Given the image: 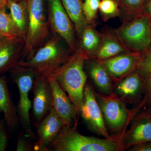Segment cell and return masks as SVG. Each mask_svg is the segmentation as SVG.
I'll use <instances>...</instances> for the list:
<instances>
[{
	"instance_id": "1",
	"label": "cell",
	"mask_w": 151,
	"mask_h": 151,
	"mask_svg": "<svg viewBox=\"0 0 151 151\" xmlns=\"http://www.w3.org/2000/svg\"><path fill=\"white\" fill-rule=\"evenodd\" d=\"M87 58V55L78 48L65 63L47 76L55 79L68 94L79 116L83 106L84 86L88 78L84 69Z\"/></svg>"
},
{
	"instance_id": "2",
	"label": "cell",
	"mask_w": 151,
	"mask_h": 151,
	"mask_svg": "<svg viewBox=\"0 0 151 151\" xmlns=\"http://www.w3.org/2000/svg\"><path fill=\"white\" fill-rule=\"evenodd\" d=\"M73 53L62 38L51 33L29 59L19 62L18 65L32 68L47 76L65 63Z\"/></svg>"
},
{
	"instance_id": "3",
	"label": "cell",
	"mask_w": 151,
	"mask_h": 151,
	"mask_svg": "<svg viewBox=\"0 0 151 151\" xmlns=\"http://www.w3.org/2000/svg\"><path fill=\"white\" fill-rule=\"evenodd\" d=\"M78 124L63 126L55 139L49 147L53 151H120L119 139H100L81 134Z\"/></svg>"
},
{
	"instance_id": "4",
	"label": "cell",
	"mask_w": 151,
	"mask_h": 151,
	"mask_svg": "<svg viewBox=\"0 0 151 151\" xmlns=\"http://www.w3.org/2000/svg\"><path fill=\"white\" fill-rule=\"evenodd\" d=\"M95 95L108 133L119 139L134 116L147 105L144 98L139 105L129 110L126 103L113 93L105 95L95 91Z\"/></svg>"
},
{
	"instance_id": "5",
	"label": "cell",
	"mask_w": 151,
	"mask_h": 151,
	"mask_svg": "<svg viewBox=\"0 0 151 151\" xmlns=\"http://www.w3.org/2000/svg\"><path fill=\"white\" fill-rule=\"evenodd\" d=\"M27 4L28 25L20 62L29 59L51 34L47 18L46 0H27Z\"/></svg>"
},
{
	"instance_id": "6",
	"label": "cell",
	"mask_w": 151,
	"mask_h": 151,
	"mask_svg": "<svg viewBox=\"0 0 151 151\" xmlns=\"http://www.w3.org/2000/svg\"><path fill=\"white\" fill-rule=\"evenodd\" d=\"M10 73L18 88L19 100L18 106V115L26 134L31 140L35 138L31 125L29 111L32 107L29 93L32 90L37 71L30 68L17 65L12 68Z\"/></svg>"
},
{
	"instance_id": "7",
	"label": "cell",
	"mask_w": 151,
	"mask_h": 151,
	"mask_svg": "<svg viewBox=\"0 0 151 151\" xmlns=\"http://www.w3.org/2000/svg\"><path fill=\"white\" fill-rule=\"evenodd\" d=\"M150 23V20L142 14L124 21L122 25L115 30V32L129 50L142 53L151 45Z\"/></svg>"
},
{
	"instance_id": "8",
	"label": "cell",
	"mask_w": 151,
	"mask_h": 151,
	"mask_svg": "<svg viewBox=\"0 0 151 151\" xmlns=\"http://www.w3.org/2000/svg\"><path fill=\"white\" fill-rule=\"evenodd\" d=\"M47 18L51 33L62 38L74 52L78 48V40L73 23L60 0H46Z\"/></svg>"
},
{
	"instance_id": "9",
	"label": "cell",
	"mask_w": 151,
	"mask_h": 151,
	"mask_svg": "<svg viewBox=\"0 0 151 151\" xmlns=\"http://www.w3.org/2000/svg\"><path fill=\"white\" fill-rule=\"evenodd\" d=\"M83 106L80 116L91 132L106 139H111L103 120V114L98 102L95 90L87 80L84 86Z\"/></svg>"
},
{
	"instance_id": "10",
	"label": "cell",
	"mask_w": 151,
	"mask_h": 151,
	"mask_svg": "<svg viewBox=\"0 0 151 151\" xmlns=\"http://www.w3.org/2000/svg\"><path fill=\"white\" fill-rule=\"evenodd\" d=\"M34 94L32 116L35 127L48 114L53 108V97L51 85L48 77L38 73L32 88Z\"/></svg>"
},
{
	"instance_id": "11",
	"label": "cell",
	"mask_w": 151,
	"mask_h": 151,
	"mask_svg": "<svg viewBox=\"0 0 151 151\" xmlns=\"http://www.w3.org/2000/svg\"><path fill=\"white\" fill-rule=\"evenodd\" d=\"M145 92V78L136 70L116 82L113 89V94L123 102L136 106L142 101Z\"/></svg>"
},
{
	"instance_id": "12",
	"label": "cell",
	"mask_w": 151,
	"mask_h": 151,
	"mask_svg": "<svg viewBox=\"0 0 151 151\" xmlns=\"http://www.w3.org/2000/svg\"><path fill=\"white\" fill-rule=\"evenodd\" d=\"M120 151L127 150L137 144L151 141V118L146 112L137 114L131 127L119 138Z\"/></svg>"
},
{
	"instance_id": "13",
	"label": "cell",
	"mask_w": 151,
	"mask_h": 151,
	"mask_svg": "<svg viewBox=\"0 0 151 151\" xmlns=\"http://www.w3.org/2000/svg\"><path fill=\"white\" fill-rule=\"evenodd\" d=\"M47 76L52 91L53 108L63 125L71 127L78 124L79 115L66 92L55 79L51 76Z\"/></svg>"
},
{
	"instance_id": "14",
	"label": "cell",
	"mask_w": 151,
	"mask_h": 151,
	"mask_svg": "<svg viewBox=\"0 0 151 151\" xmlns=\"http://www.w3.org/2000/svg\"><path fill=\"white\" fill-rule=\"evenodd\" d=\"M63 123L52 108L36 127L37 141L34 150L49 151V147L55 139L63 127Z\"/></svg>"
},
{
	"instance_id": "15",
	"label": "cell",
	"mask_w": 151,
	"mask_h": 151,
	"mask_svg": "<svg viewBox=\"0 0 151 151\" xmlns=\"http://www.w3.org/2000/svg\"><path fill=\"white\" fill-rule=\"evenodd\" d=\"M141 53L130 52L100 61L115 83L137 69Z\"/></svg>"
},
{
	"instance_id": "16",
	"label": "cell",
	"mask_w": 151,
	"mask_h": 151,
	"mask_svg": "<svg viewBox=\"0 0 151 151\" xmlns=\"http://www.w3.org/2000/svg\"><path fill=\"white\" fill-rule=\"evenodd\" d=\"M25 41L20 37H5L0 42V75L10 71L21 60Z\"/></svg>"
},
{
	"instance_id": "17",
	"label": "cell",
	"mask_w": 151,
	"mask_h": 151,
	"mask_svg": "<svg viewBox=\"0 0 151 151\" xmlns=\"http://www.w3.org/2000/svg\"><path fill=\"white\" fill-rule=\"evenodd\" d=\"M84 69L95 91L105 95L113 94V81L100 60L94 58H87Z\"/></svg>"
},
{
	"instance_id": "18",
	"label": "cell",
	"mask_w": 151,
	"mask_h": 151,
	"mask_svg": "<svg viewBox=\"0 0 151 151\" xmlns=\"http://www.w3.org/2000/svg\"><path fill=\"white\" fill-rule=\"evenodd\" d=\"M101 42L93 58L101 61L113 57L130 52L122 42L116 32L107 30L101 34Z\"/></svg>"
},
{
	"instance_id": "19",
	"label": "cell",
	"mask_w": 151,
	"mask_h": 151,
	"mask_svg": "<svg viewBox=\"0 0 151 151\" xmlns=\"http://www.w3.org/2000/svg\"><path fill=\"white\" fill-rule=\"evenodd\" d=\"M0 111L4 114L8 128L10 130L14 129L18 125L19 116L5 76H0Z\"/></svg>"
},
{
	"instance_id": "20",
	"label": "cell",
	"mask_w": 151,
	"mask_h": 151,
	"mask_svg": "<svg viewBox=\"0 0 151 151\" xmlns=\"http://www.w3.org/2000/svg\"><path fill=\"white\" fill-rule=\"evenodd\" d=\"M7 8L20 37L25 41L28 25L27 0H8Z\"/></svg>"
},
{
	"instance_id": "21",
	"label": "cell",
	"mask_w": 151,
	"mask_h": 151,
	"mask_svg": "<svg viewBox=\"0 0 151 151\" xmlns=\"http://www.w3.org/2000/svg\"><path fill=\"white\" fill-rule=\"evenodd\" d=\"M63 7L73 23L77 39L89 24L83 9L81 0H60Z\"/></svg>"
},
{
	"instance_id": "22",
	"label": "cell",
	"mask_w": 151,
	"mask_h": 151,
	"mask_svg": "<svg viewBox=\"0 0 151 151\" xmlns=\"http://www.w3.org/2000/svg\"><path fill=\"white\" fill-rule=\"evenodd\" d=\"M78 40V48L81 50L88 58H93L101 43V34L91 24H88Z\"/></svg>"
},
{
	"instance_id": "23",
	"label": "cell",
	"mask_w": 151,
	"mask_h": 151,
	"mask_svg": "<svg viewBox=\"0 0 151 151\" xmlns=\"http://www.w3.org/2000/svg\"><path fill=\"white\" fill-rule=\"evenodd\" d=\"M146 0H120L119 4L120 15L124 21L129 20L142 14Z\"/></svg>"
},
{
	"instance_id": "24",
	"label": "cell",
	"mask_w": 151,
	"mask_h": 151,
	"mask_svg": "<svg viewBox=\"0 0 151 151\" xmlns=\"http://www.w3.org/2000/svg\"><path fill=\"white\" fill-rule=\"evenodd\" d=\"M7 8V6L0 8V32L5 37H21L10 15L6 11Z\"/></svg>"
},
{
	"instance_id": "25",
	"label": "cell",
	"mask_w": 151,
	"mask_h": 151,
	"mask_svg": "<svg viewBox=\"0 0 151 151\" xmlns=\"http://www.w3.org/2000/svg\"><path fill=\"white\" fill-rule=\"evenodd\" d=\"M99 11L105 21L120 15L119 4L114 0L100 1Z\"/></svg>"
},
{
	"instance_id": "26",
	"label": "cell",
	"mask_w": 151,
	"mask_h": 151,
	"mask_svg": "<svg viewBox=\"0 0 151 151\" xmlns=\"http://www.w3.org/2000/svg\"><path fill=\"white\" fill-rule=\"evenodd\" d=\"M136 70L145 78L151 74V45L141 53V57Z\"/></svg>"
},
{
	"instance_id": "27",
	"label": "cell",
	"mask_w": 151,
	"mask_h": 151,
	"mask_svg": "<svg viewBox=\"0 0 151 151\" xmlns=\"http://www.w3.org/2000/svg\"><path fill=\"white\" fill-rule=\"evenodd\" d=\"M100 0H84L83 9L84 15L89 24L94 21L97 12L99 10Z\"/></svg>"
},
{
	"instance_id": "28",
	"label": "cell",
	"mask_w": 151,
	"mask_h": 151,
	"mask_svg": "<svg viewBox=\"0 0 151 151\" xmlns=\"http://www.w3.org/2000/svg\"><path fill=\"white\" fill-rule=\"evenodd\" d=\"M34 150V147L23 133L19 135L17 141V151H31Z\"/></svg>"
},
{
	"instance_id": "29",
	"label": "cell",
	"mask_w": 151,
	"mask_h": 151,
	"mask_svg": "<svg viewBox=\"0 0 151 151\" xmlns=\"http://www.w3.org/2000/svg\"><path fill=\"white\" fill-rule=\"evenodd\" d=\"M7 143V134L4 125V120H2L0 122V151L5 150Z\"/></svg>"
},
{
	"instance_id": "30",
	"label": "cell",
	"mask_w": 151,
	"mask_h": 151,
	"mask_svg": "<svg viewBox=\"0 0 151 151\" xmlns=\"http://www.w3.org/2000/svg\"><path fill=\"white\" fill-rule=\"evenodd\" d=\"M128 151H151V141L137 144L127 149Z\"/></svg>"
},
{
	"instance_id": "31",
	"label": "cell",
	"mask_w": 151,
	"mask_h": 151,
	"mask_svg": "<svg viewBox=\"0 0 151 151\" xmlns=\"http://www.w3.org/2000/svg\"><path fill=\"white\" fill-rule=\"evenodd\" d=\"M146 92L145 96L147 101V104L151 103V74L145 78Z\"/></svg>"
},
{
	"instance_id": "32",
	"label": "cell",
	"mask_w": 151,
	"mask_h": 151,
	"mask_svg": "<svg viewBox=\"0 0 151 151\" xmlns=\"http://www.w3.org/2000/svg\"><path fill=\"white\" fill-rule=\"evenodd\" d=\"M142 14L147 17L151 21V0H146L143 6Z\"/></svg>"
},
{
	"instance_id": "33",
	"label": "cell",
	"mask_w": 151,
	"mask_h": 151,
	"mask_svg": "<svg viewBox=\"0 0 151 151\" xmlns=\"http://www.w3.org/2000/svg\"><path fill=\"white\" fill-rule=\"evenodd\" d=\"M8 0H0V8L3 7L7 6Z\"/></svg>"
},
{
	"instance_id": "34",
	"label": "cell",
	"mask_w": 151,
	"mask_h": 151,
	"mask_svg": "<svg viewBox=\"0 0 151 151\" xmlns=\"http://www.w3.org/2000/svg\"><path fill=\"white\" fill-rule=\"evenodd\" d=\"M148 105V107L147 108V110H146L145 111L149 114V116H150L151 118V103L149 104Z\"/></svg>"
},
{
	"instance_id": "35",
	"label": "cell",
	"mask_w": 151,
	"mask_h": 151,
	"mask_svg": "<svg viewBox=\"0 0 151 151\" xmlns=\"http://www.w3.org/2000/svg\"><path fill=\"white\" fill-rule=\"evenodd\" d=\"M5 37H4L3 35L2 34V33H1V32H0V42H1V41Z\"/></svg>"
},
{
	"instance_id": "36",
	"label": "cell",
	"mask_w": 151,
	"mask_h": 151,
	"mask_svg": "<svg viewBox=\"0 0 151 151\" xmlns=\"http://www.w3.org/2000/svg\"><path fill=\"white\" fill-rule=\"evenodd\" d=\"M150 35H151V23H150Z\"/></svg>"
},
{
	"instance_id": "37",
	"label": "cell",
	"mask_w": 151,
	"mask_h": 151,
	"mask_svg": "<svg viewBox=\"0 0 151 151\" xmlns=\"http://www.w3.org/2000/svg\"><path fill=\"white\" fill-rule=\"evenodd\" d=\"M114 1H116L117 2H118V4H119L120 0H114Z\"/></svg>"
},
{
	"instance_id": "38",
	"label": "cell",
	"mask_w": 151,
	"mask_h": 151,
	"mask_svg": "<svg viewBox=\"0 0 151 151\" xmlns=\"http://www.w3.org/2000/svg\"><path fill=\"white\" fill-rule=\"evenodd\" d=\"M14 1H22V0H14Z\"/></svg>"
},
{
	"instance_id": "39",
	"label": "cell",
	"mask_w": 151,
	"mask_h": 151,
	"mask_svg": "<svg viewBox=\"0 0 151 151\" xmlns=\"http://www.w3.org/2000/svg\"><path fill=\"white\" fill-rule=\"evenodd\" d=\"M1 111H0V114H1Z\"/></svg>"
}]
</instances>
